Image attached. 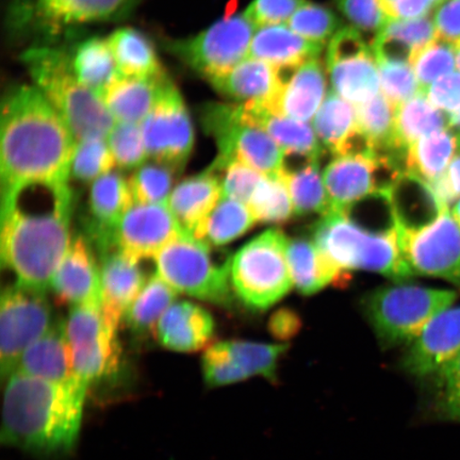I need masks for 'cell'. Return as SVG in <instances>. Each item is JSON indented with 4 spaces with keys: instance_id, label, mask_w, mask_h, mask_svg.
<instances>
[{
    "instance_id": "obj_1",
    "label": "cell",
    "mask_w": 460,
    "mask_h": 460,
    "mask_svg": "<svg viewBox=\"0 0 460 460\" xmlns=\"http://www.w3.org/2000/svg\"><path fill=\"white\" fill-rule=\"evenodd\" d=\"M72 212L68 181L31 180L2 189L0 255L16 284L49 289L72 243Z\"/></svg>"
},
{
    "instance_id": "obj_63",
    "label": "cell",
    "mask_w": 460,
    "mask_h": 460,
    "mask_svg": "<svg viewBox=\"0 0 460 460\" xmlns=\"http://www.w3.org/2000/svg\"><path fill=\"white\" fill-rule=\"evenodd\" d=\"M430 2L433 3L435 4V7H436V5H438L442 2H445V0H430Z\"/></svg>"
},
{
    "instance_id": "obj_45",
    "label": "cell",
    "mask_w": 460,
    "mask_h": 460,
    "mask_svg": "<svg viewBox=\"0 0 460 460\" xmlns=\"http://www.w3.org/2000/svg\"><path fill=\"white\" fill-rule=\"evenodd\" d=\"M411 66L424 93L436 80L456 71V46L437 38L413 54Z\"/></svg>"
},
{
    "instance_id": "obj_40",
    "label": "cell",
    "mask_w": 460,
    "mask_h": 460,
    "mask_svg": "<svg viewBox=\"0 0 460 460\" xmlns=\"http://www.w3.org/2000/svg\"><path fill=\"white\" fill-rule=\"evenodd\" d=\"M177 295L158 274L152 275L126 312L124 323L137 336L155 332L161 316L176 302Z\"/></svg>"
},
{
    "instance_id": "obj_11",
    "label": "cell",
    "mask_w": 460,
    "mask_h": 460,
    "mask_svg": "<svg viewBox=\"0 0 460 460\" xmlns=\"http://www.w3.org/2000/svg\"><path fill=\"white\" fill-rule=\"evenodd\" d=\"M46 291L10 285L0 297V374L7 379L26 350L53 327Z\"/></svg>"
},
{
    "instance_id": "obj_36",
    "label": "cell",
    "mask_w": 460,
    "mask_h": 460,
    "mask_svg": "<svg viewBox=\"0 0 460 460\" xmlns=\"http://www.w3.org/2000/svg\"><path fill=\"white\" fill-rule=\"evenodd\" d=\"M70 58L80 83L101 96L120 75L107 39L84 40L75 48Z\"/></svg>"
},
{
    "instance_id": "obj_23",
    "label": "cell",
    "mask_w": 460,
    "mask_h": 460,
    "mask_svg": "<svg viewBox=\"0 0 460 460\" xmlns=\"http://www.w3.org/2000/svg\"><path fill=\"white\" fill-rule=\"evenodd\" d=\"M287 261L293 287L303 296H313L329 285L342 287L350 278L338 268L314 240L288 238Z\"/></svg>"
},
{
    "instance_id": "obj_41",
    "label": "cell",
    "mask_w": 460,
    "mask_h": 460,
    "mask_svg": "<svg viewBox=\"0 0 460 460\" xmlns=\"http://www.w3.org/2000/svg\"><path fill=\"white\" fill-rule=\"evenodd\" d=\"M120 352L118 335L72 349L74 378L89 388L92 384L112 376L119 369Z\"/></svg>"
},
{
    "instance_id": "obj_29",
    "label": "cell",
    "mask_w": 460,
    "mask_h": 460,
    "mask_svg": "<svg viewBox=\"0 0 460 460\" xmlns=\"http://www.w3.org/2000/svg\"><path fill=\"white\" fill-rule=\"evenodd\" d=\"M396 228L412 230L428 226L447 206L437 199L427 181L404 172L389 189Z\"/></svg>"
},
{
    "instance_id": "obj_7",
    "label": "cell",
    "mask_w": 460,
    "mask_h": 460,
    "mask_svg": "<svg viewBox=\"0 0 460 460\" xmlns=\"http://www.w3.org/2000/svg\"><path fill=\"white\" fill-rule=\"evenodd\" d=\"M287 243V235L279 228H270L233 256L230 275L234 291L247 308L266 312L292 289Z\"/></svg>"
},
{
    "instance_id": "obj_12",
    "label": "cell",
    "mask_w": 460,
    "mask_h": 460,
    "mask_svg": "<svg viewBox=\"0 0 460 460\" xmlns=\"http://www.w3.org/2000/svg\"><path fill=\"white\" fill-rule=\"evenodd\" d=\"M396 230L413 274L445 279L460 287V227L450 207L442 209L428 226Z\"/></svg>"
},
{
    "instance_id": "obj_48",
    "label": "cell",
    "mask_w": 460,
    "mask_h": 460,
    "mask_svg": "<svg viewBox=\"0 0 460 460\" xmlns=\"http://www.w3.org/2000/svg\"><path fill=\"white\" fill-rule=\"evenodd\" d=\"M115 160L106 139L76 142L71 164V176L82 182H94L113 171Z\"/></svg>"
},
{
    "instance_id": "obj_43",
    "label": "cell",
    "mask_w": 460,
    "mask_h": 460,
    "mask_svg": "<svg viewBox=\"0 0 460 460\" xmlns=\"http://www.w3.org/2000/svg\"><path fill=\"white\" fill-rule=\"evenodd\" d=\"M247 206L261 223L283 224L295 215L289 191L279 174L263 176Z\"/></svg>"
},
{
    "instance_id": "obj_10",
    "label": "cell",
    "mask_w": 460,
    "mask_h": 460,
    "mask_svg": "<svg viewBox=\"0 0 460 460\" xmlns=\"http://www.w3.org/2000/svg\"><path fill=\"white\" fill-rule=\"evenodd\" d=\"M256 27L244 13L226 16L197 36L175 40L166 49L208 82L222 76L250 56Z\"/></svg>"
},
{
    "instance_id": "obj_5",
    "label": "cell",
    "mask_w": 460,
    "mask_h": 460,
    "mask_svg": "<svg viewBox=\"0 0 460 460\" xmlns=\"http://www.w3.org/2000/svg\"><path fill=\"white\" fill-rule=\"evenodd\" d=\"M320 250L343 271L364 270L404 283L413 274L402 254L398 230L370 232L342 212L322 216L312 228Z\"/></svg>"
},
{
    "instance_id": "obj_19",
    "label": "cell",
    "mask_w": 460,
    "mask_h": 460,
    "mask_svg": "<svg viewBox=\"0 0 460 460\" xmlns=\"http://www.w3.org/2000/svg\"><path fill=\"white\" fill-rule=\"evenodd\" d=\"M50 288L60 305L73 307L80 304H102L101 268L88 241L83 237L72 241Z\"/></svg>"
},
{
    "instance_id": "obj_44",
    "label": "cell",
    "mask_w": 460,
    "mask_h": 460,
    "mask_svg": "<svg viewBox=\"0 0 460 460\" xmlns=\"http://www.w3.org/2000/svg\"><path fill=\"white\" fill-rule=\"evenodd\" d=\"M65 332L71 349L118 335V330L108 324L102 304H80L71 307L70 314L65 322Z\"/></svg>"
},
{
    "instance_id": "obj_52",
    "label": "cell",
    "mask_w": 460,
    "mask_h": 460,
    "mask_svg": "<svg viewBox=\"0 0 460 460\" xmlns=\"http://www.w3.org/2000/svg\"><path fill=\"white\" fill-rule=\"evenodd\" d=\"M223 197L249 205L264 175L239 160H232L221 172Z\"/></svg>"
},
{
    "instance_id": "obj_8",
    "label": "cell",
    "mask_w": 460,
    "mask_h": 460,
    "mask_svg": "<svg viewBox=\"0 0 460 460\" xmlns=\"http://www.w3.org/2000/svg\"><path fill=\"white\" fill-rule=\"evenodd\" d=\"M232 256L216 261L211 245L185 234L154 258L156 274L178 293L230 307L235 295L232 284Z\"/></svg>"
},
{
    "instance_id": "obj_38",
    "label": "cell",
    "mask_w": 460,
    "mask_h": 460,
    "mask_svg": "<svg viewBox=\"0 0 460 460\" xmlns=\"http://www.w3.org/2000/svg\"><path fill=\"white\" fill-rule=\"evenodd\" d=\"M313 128L322 146L338 156L344 144L358 128L355 105L335 91H329L314 115Z\"/></svg>"
},
{
    "instance_id": "obj_35",
    "label": "cell",
    "mask_w": 460,
    "mask_h": 460,
    "mask_svg": "<svg viewBox=\"0 0 460 460\" xmlns=\"http://www.w3.org/2000/svg\"><path fill=\"white\" fill-rule=\"evenodd\" d=\"M457 149V137L450 128L433 132L407 148L405 170L424 181H434L447 171Z\"/></svg>"
},
{
    "instance_id": "obj_62",
    "label": "cell",
    "mask_w": 460,
    "mask_h": 460,
    "mask_svg": "<svg viewBox=\"0 0 460 460\" xmlns=\"http://www.w3.org/2000/svg\"><path fill=\"white\" fill-rule=\"evenodd\" d=\"M456 71L460 72V42L456 45Z\"/></svg>"
},
{
    "instance_id": "obj_55",
    "label": "cell",
    "mask_w": 460,
    "mask_h": 460,
    "mask_svg": "<svg viewBox=\"0 0 460 460\" xmlns=\"http://www.w3.org/2000/svg\"><path fill=\"white\" fill-rule=\"evenodd\" d=\"M435 379L438 387L437 410L442 417L460 422V354Z\"/></svg>"
},
{
    "instance_id": "obj_6",
    "label": "cell",
    "mask_w": 460,
    "mask_h": 460,
    "mask_svg": "<svg viewBox=\"0 0 460 460\" xmlns=\"http://www.w3.org/2000/svg\"><path fill=\"white\" fill-rule=\"evenodd\" d=\"M456 291L404 283L378 288L362 302L365 315L382 348L408 344L437 314L453 306Z\"/></svg>"
},
{
    "instance_id": "obj_13",
    "label": "cell",
    "mask_w": 460,
    "mask_h": 460,
    "mask_svg": "<svg viewBox=\"0 0 460 460\" xmlns=\"http://www.w3.org/2000/svg\"><path fill=\"white\" fill-rule=\"evenodd\" d=\"M148 158L176 172L185 169L194 147V129L185 101L170 82L141 123Z\"/></svg>"
},
{
    "instance_id": "obj_17",
    "label": "cell",
    "mask_w": 460,
    "mask_h": 460,
    "mask_svg": "<svg viewBox=\"0 0 460 460\" xmlns=\"http://www.w3.org/2000/svg\"><path fill=\"white\" fill-rule=\"evenodd\" d=\"M276 67L278 89L266 100L252 101L268 111L307 123L326 97V77L318 58L302 65Z\"/></svg>"
},
{
    "instance_id": "obj_32",
    "label": "cell",
    "mask_w": 460,
    "mask_h": 460,
    "mask_svg": "<svg viewBox=\"0 0 460 460\" xmlns=\"http://www.w3.org/2000/svg\"><path fill=\"white\" fill-rule=\"evenodd\" d=\"M209 83L223 96L243 102L266 100L278 89L275 66L252 57Z\"/></svg>"
},
{
    "instance_id": "obj_46",
    "label": "cell",
    "mask_w": 460,
    "mask_h": 460,
    "mask_svg": "<svg viewBox=\"0 0 460 460\" xmlns=\"http://www.w3.org/2000/svg\"><path fill=\"white\" fill-rule=\"evenodd\" d=\"M286 25L298 36L323 46L342 28L341 20L331 9L308 0Z\"/></svg>"
},
{
    "instance_id": "obj_61",
    "label": "cell",
    "mask_w": 460,
    "mask_h": 460,
    "mask_svg": "<svg viewBox=\"0 0 460 460\" xmlns=\"http://www.w3.org/2000/svg\"><path fill=\"white\" fill-rule=\"evenodd\" d=\"M452 215L460 227V199L453 205L451 208Z\"/></svg>"
},
{
    "instance_id": "obj_24",
    "label": "cell",
    "mask_w": 460,
    "mask_h": 460,
    "mask_svg": "<svg viewBox=\"0 0 460 460\" xmlns=\"http://www.w3.org/2000/svg\"><path fill=\"white\" fill-rule=\"evenodd\" d=\"M140 0H33V13L49 28L123 19Z\"/></svg>"
},
{
    "instance_id": "obj_57",
    "label": "cell",
    "mask_w": 460,
    "mask_h": 460,
    "mask_svg": "<svg viewBox=\"0 0 460 460\" xmlns=\"http://www.w3.org/2000/svg\"><path fill=\"white\" fill-rule=\"evenodd\" d=\"M433 22L437 38L457 45L460 42V0H445L436 5Z\"/></svg>"
},
{
    "instance_id": "obj_34",
    "label": "cell",
    "mask_w": 460,
    "mask_h": 460,
    "mask_svg": "<svg viewBox=\"0 0 460 460\" xmlns=\"http://www.w3.org/2000/svg\"><path fill=\"white\" fill-rule=\"evenodd\" d=\"M120 75L160 77L164 72L151 41L134 28H120L108 39Z\"/></svg>"
},
{
    "instance_id": "obj_54",
    "label": "cell",
    "mask_w": 460,
    "mask_h": 460,
    "mask_svg": "<svg viewBox=\"0 0 460 460\" xmlns=\"http://www.w3.org/2000/svg\"><path fill=\"white\" fill-rule=\"evenodd\" d=\"M306 2L307 0H252L243 13L256 29L283 25Z\"/></svg>"
},
{
    "instance_id": "obj_18",
    "label": "cell",
    "mask_w": 460,
    "mask_h": 460,
    "mask_svg": "<svg viewBox=\"0 0 460 460\" xmlns=\"http://www.w3.org/2000/svg\"><path fill=\"white\" fill-rule=\"evenodd\" d=\"M460 354V306L437 314L407 344L401 369L419 379L438 377Z\"/></svg>"
},
{
    "instance_id": "obj_14",
    "label": "cell",
    "mask_w": 460,
    "mask_h": 460,
    "mask_svg": "<svg viewBox=\"0 0 460 460\" xmlns=\"http://www.w3.org/2000/svg\"><path fill=\"white\" fill-rule=\"evenodd\" d=\"M404 172L399 160L383 155L336 156L323 171L332 211L344 212L374 193L388 191Z\"/></svg>"
},
{
    "instance_id": "obj_50",
    "label": "cell",
    "mask_w": 460,
    "mask_h": 460,
    "mask_svg": "<svg viewBox=\"0 0 460 460\" xmlns=\"http://www.w3.org/2000/svg\"><path fill=\"white\" fill-rule=\"evenodd\" d=\"M378 66L381 92L395 108L421 92L411 63H387Z\"/></svg>"
},
{
    "instance_id": "obj_9",
    "label": "cell",
    "mask_w": 460,
    "mask_h": 460,
    "mask_svg": "<svg viewBox=\"0 0 460 460\" xmlns=\"http://www.w3.org/2000/svg\"><path fill=\"white\" fill-rule=\"evenodd\" d=\"M200 120L218 149L212 168L221 172L230 161L239 160L264 176L279 174L284 149L266 130L246 119L241 103H207L200 112Z\"/></svg>"
},
{
    "instance_id": "obj_33",
    "label": "cell",
    "mask_w": 460,
    "mask_h": 460,
    "mask_svg": "<svg viewBox=\"0 0 460 460\" xmlns=\"http://www.w3.org/2000/svg\"><path fill=\"white\" fill-rule=\"evenodd\" d=\"M256 223L249 206L223 197L191 235L211 246H223L243 237Z\"/></svg>"
},
{
    "instance_id": "obj_60",
    "label": "cell",
    "mask_w": 460,
    "mask_h": 460,
    "mask_svg": "<svg viewBox=\"0 0 460 460\" xmlns=\"http://www.w3.org/2000/svg\"><path fill=\"white\" fill-rule=\"evenodd\" d=\"M447 128H450L456 136H460V109L447 114Z\"/></svg>"
},
{
    "instance_id": "obj_27",
    "label": "cell",
    "mask_w": 460,
    "mask_h": 460,
    "mask_svg": "<svg viewBox=\"0 0 460 460\" xmlns=\"http://www.w3.org/2000/svg\"><path fill=\"white\" fill-rule=\"evenodd\" d=\"M222 198L221 174L210 166L172 189L168 206L182 228L191 235Z\"/></svg>"
},
{
    "instance_id": "obj_25",
    "label": "cell",
    "mask_w": 460,
    "mask_h": 460,
    "mask_svg": "<svg viewBox=\"0 0 460 460\" xmlns=\"http://www.w3.org/2000/svg\"><path fill=\"white\" fill-rule=\"evenodd\" d=\"M170 82L166 75L160 77L119 75L103 92L102 99L115 122L141 124Z\"/></svg>"
},
{
    "instance_id": "obj_2",
    "label": "cell",
    "mask_w": 460,
    "mask_h": 460,
    "mask_svg": "<svg viewBox=\"0 0 460 460\" xmlns=\"http://www.w3.org/2000/svg\"><path fill=\"white\" fill-rule=\"evenodd\" d=\"M76 140L66 122L36 85L14 86L4 95L0 119L2 189L31 180L71 177Z\"/></svg>"
},
{
    "instance_id": "obj_58",
    "label": "cell",
    "mask_w": 460,
    "mask_h": 460,
    "mask_svg": "<svg viewBox=\"0 0 460 460\" xmlns=\"http://www.w3.org/2000/svg\"><path fill=\"white\" fill-rule=\"evenodd\" d=\"M390 20H412L428 16L435 4L430 0H381Z\"/></svg>"
},
{
    "instance_id": "obj_28",
    "label": "cell",
    "mask_w": 460,
    "mask_h": 460,
    "mask_svg": "<svg viewBox=\"0 0 460 460\" xmlns=\"http://www.w3.org/2000/svg\"><path fill=\"white\" fill-rule=\"evenodd\" d=\"M16 371L57 384L76 381L73 376L72 349L63 322L54 324L22 354Z\"/></svg>"
},
{
    "instance_id": "obj_39",
    "label": "cell",
    "mask_w": 460,
    "mask_h": 460,
    "mask_svg": "<svg viewBox=\"0 0 460 460\" xmlns=\"http://www.w3.org/2000/svg\"><path fill=\"white\" fill-rule=\"evenodd\" d=\"M447 128V115L437 109L422 92L396 107L395 142L405 152L413 142Z\"/></svg>"
},
{
    "instance_id": "obj_20",
    "label": "cell",
    "mask_w": 460,
    "mask_h": 460,
    "mask_svg": "<svg viewBox=\"0 0 460 460\" xmlns=\"http://www.w3.org/2000/svg\"><path fill=\"white\" fill-rule=\"evenodd\" d=\"M140 263L118 249L101 254L102 309L115 330L148 279Z\"/></svg>"
},
{
    "instance_id": "obj_51",
    "label": "cell",
    "mask_w": 460,
    "mask_h": 460,
    "mask_svg": "<svg viewBox=\"0 0 460 460\" xmlns=\"http://www.w3.org/2000/svg\"><path fill=\"white\" fill-rule=\"evenodd\" d=\"M336 4L352 27L361 33L372 34L373 39L391 21L381 0H336Z\"/></svg>"
},
{
    "instance_id": "obj_47",
    "label": "cell",
    "mask_w": 460,
    "mask_h": 460,
    "mask_svg": "<svg viewBox=\"0 0 460 460\" xmlns=\"http://www.w3.org/2000/svg\"><path fill=\"white\" fill-rule=\"evenodd\" d=\"M174 170L158 163L144 164L128 181L135 203L168 204Z\"/></svg>"
},
{
    "instance_id": "obj_49",
    "label": "cell",
    "mask_w": 460,
    "mask_h": 460,
    "mask_svg": "<svg viewBox=\"0 0 460 460\" xmlns=\"http://www.w3.org/2000/svg\"><path fill=\"white\" fill-rule=\"evenodd\" d=\"M106 141L120 169L140 168L148 158L141 124L117 122Z\"/></svg>"
},
{
    "instance_id": "obj_30",
    "label": "cell",
    "mask_w": 460,
    "mask_h": 460,
    "mask_svg": "<svg viewBox=\"0 0 460 460\" xmlns=\"http://www.w3.org/2000/svg\"><path fill=\"white\" fill-rule=\"evenodd\" d=\"M246 119L266 130L285 154L320 160L324 148L312 126L292 119L279 117L257 102L241 103Z\"/></svg>"
},
{
    "instance_id": "obj_16",
    "label": "cell",
    "mask_w": 460,
    "mask_h": 460,
    "mask_svg": "<svg viewBox=\"0 0 460 460\" xmlns=\"http://www.w3.org/2000/svg\"><path fill=\"white\" fill-rule=\"evenodd\" d=\"M189 234L168 204L135 203L114 229L113 241L125 255L142 261L154 259L172 241Z\"/></svg>"
},
{
    "instance_id": "obj_4",
    "label": "cell",
    "mask_w": 460,
    "mask_h": 460,
    "mask_svg": "<svg viewBox=\"0 0 460 460\" xmlns=\"http://www.w3.org/2000/svg\"><path fill=\"white\" fill-rule=\"evenodd\" d=\"M22 60L34 84L66 120L76 142L107 139L117 122L102 96L80 83L70 55L41 46L27 49Z\"/></svg>"
},
{
    "instance_id": "obj_56",
    "label": "cell",
    "mask_w": 460,
    "mask_h": 460,
    "mask_svg": "<svg viewBox=\"0 0 460 460\" xmlns=\"http://www.w3.org/2000/svg\"><path fill=\"white\" fill-rule=\"evenodd\" d=\"M428 100L447 115L460 109V72L445 75L424 92Z\"/></svg>"
},
{
    "instance_id": "obj_21",
    "label": "cell",
    "mask_w": 460,
    "mask_h": 460,
    "mask_svg": "<svg viewBox=\"0 0 460 460\" xmlns=\"http://www.w3.org/2000/svg\"><path fill=\"white\" fill-rule=\"evenodd\" d=\"M134 204L129 182L119 172L111 171L92 182L88 232L100 254L115 249L114 229Z\"/></svg>"
},
{
    "instance_id": "obj_59",
    "label": "cell",
    "mask_w": 460,
    "mask_h": 460,
    "mask_svg": "<svg viewBox=\"0 0 460 460\" xmlns=\"http://www.w3.org/2000/svg\"><path fill=\"white\" fill-rule=\"evenodd\" d=\"M269 331L280 341H290L297 335L302 327L300 315L290 308H280L269 320Z\"/></svg>"
},
{
    "instance_id": "obj_64",
    "label": "cell",
    "mask_w": 460,
    "mask_h": 460,
    "mask_svg": "<svg viewBox=\"0 0 460 460\" xmlns=\"http://www.w3.org/2000/svg\"><path fill=\"white\" fill-rule=\"evenodd\" d=\"M457 137V142H458V149H460V136H456Z\"/></svg>"
},
{
    "instance_id": "obj_22",
    "label": "cell",
    "mask_w": 460,
    "mask_h": 460,
    "mask_svg": "<svg viewBox=\"0 0 460 460\" xmlns=\"http://www.w3.org/2000/svg\"><path fill=\"white\" fill-rule=\"evenodd\" d=\"M215 320L208 310L191 302H175L161 316L155 336L164 348L180 353L204 349L215 333Z\"/></svg>"
},
{
    "instance_id": "obj_3",
    "label": "cell",
    "mask_w": 460,
    "mask_h": 460,
    "mask_svg": "<svg viewBox=\"0 0 460 460\" xmlns=\"http://www.w3.org/2000/svg\"><path fill=\"white\" fill-rule=\"evenodd\" d=\"M88 389L77 381L57 384L11 374L4 391L3 444L38 454L70 450L82 428Z\"/></svg>"
},
{
    "instance_id": "obj_53",
    "label": "cell",
    "mask_w": 460,
    "mask_h": 460,
    "mask_svg": "<svg viewBox=\"0 0 460 460\" xmlns=\"http://www.w3.org/2000/svg\"><path fill=\"white\" fill-rule=\"evenodd\" d=\"M383 31L410 49L413 54L437 39L433 19L428 16L412 20H391Z\"/></svg>"
},
{
    "instance_id": "obj_37",
    "label": "cell",
    "mask_w": 460,
    "mask_h": 460,
    "mask_svg": "<svg viewBox=\"0 0 460 460\" xmlns=\"http://www.w3.org/2000/svg\"><path fill=\"white\" fill-rule=\"evenodd\" d=\"M358 128L370 140L374 151L405 160L406 153L396 146L395 112L396 108L382 92L371 100L355 105Z\"/></svg>"
},
{
    "instance_id": "obj_26",
    "label": "cell",
    "mask_w": 460,
    "mask_h": 460,
    "mask_svg": "<svg viewBox=\"0 0 460 460\" xmlns=\"http://www.w3.org/2000/svg\"><path fill=\"white\" fill-rule=\"evenodd\" d=\"M279 175L289 191L295 216H325L332 211L320 160L285 154Z\"/></svg>"
},
{
    "instance_id": "obj_15",
    "label": "cell",
    "mask_w": 460,
    "mask_h": 460,
    "mask_svg": "<svg viewBox=\"0 0 460 460\" xmlns=\"http://www.w3.org/2000/svg\"><path fill=\"white\" fill-rule=\"evenodd\" d=\"M332 90L353 105H359L381 92V75L376 55L364 34L342 27L330 41L326 53Z\"/></svg>"
},
{
    "instance_id": "obj_31",
    "label": "cell",
    "mask_w": 460,
    "mask_h": 460,
    "mask_svg": "<svg viewBox=\"0 0 460 460\" xmlns=\"http://www.w3.org/2000/svg\"><path fill=\"white\" fill-rule=\"evenodd\" d=\"M323 45L298 36L286 24L257 28L250 56L273 66L302 65L320 57Z\"/></svg>"
},
{
    "instance_id": "obj_42",
    "label": "cell",
    "mask_w": 460,
    "mask_h": 460,
    "mask_svg": "<svg viewBox=\"0 0 460 460\" xmlns=\"http://www.w3.org/2000/svg\"><path fill=\"white\" fill-rule=\"evenodd\" d=\"M235 367L243 381L261 376L275 381L279 360L289 349L288 344H268L246 341H226Z\"/></svg>"
}]
</instances>
